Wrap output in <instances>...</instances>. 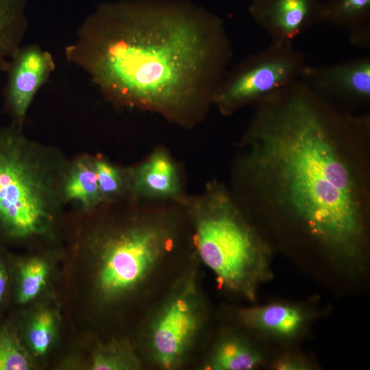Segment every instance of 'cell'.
Segmentation results:
<instances>
[{"label": "cell", "mask_w": 370, "mask_h": 370, "mask_svg": "<svg viewBox=\"0 0 370 370\" xmlns=\"http://www.w3.org/2000/svg\"><path fill=\"white\" fill-rule=\"evenodd\" d=\"M254 106L235 201L253 223L361 265L369 242L370 114L343 111L301 79Z\"/></svg>", "instance_id": "1"}, {"label": "cell", "mask_w": 370, "mask_h": 370, "mask_svg": "<svg viewBox=\"0 0 370 370\" xmlns=\"http://www.w3.org/2000/svg\"><path fill=\"white\" fill-rule=\"evenodd\" d=\"M198 258L219 288L254 301L272 279V246L223 185L212 184L190 204Z\"/></svg>", "instance_id": "4"}, {"label": "cell", "mask_w": 370, "mask_h": 370, "mask_svg": "<svg viewBox=\"0 0 370 370\" xmlns=\"http://www.w3.org/2000/svg\"><path fill=\"white\" fill-rule=\"evenodd\" d=\"M319 0H254L249 12L272 38V42H293L314 25L322 22Z\"/></svg>", "instance_id": "10"}, {"label": "cell", "mask_w": 370, "mask_h": 370, "mask_svg": "<svg viewBox=\"0 0 370 370\" xmlns=\"http://www.w3.org/2000/svg\"><path fill=\"white\" fill-rule=\"evenodd\" d=\"M51 269L49 262L42 256H32L22 262L16 291L20 304L31 303L42 293L49 280Z\"/></svg>", "instance_id": "18"}, {"label": "cell", "mask_w": 370, "mask_h": 370, "mask_svg": "<svg viewBox=\"0 0 370 370\" xmlns=\"http://www.w3.org/2000/svg\"><path fill=\"white\" fill-rule=\"evenodd\" d=\"M207 318L194 267L186 268L155 308L143 332V347L156 367L174 370L189 357Z\"/></svg>", "instance_id": "6"}, {"label": "cell", "mask_w": 370, "mask_h": 370, "mask_svg": "<svg viewBox=\"0 0 370 370\" xmlns=\"http://www.w3.org/2000/svg\"><path fill=\"white\" fill-rule=\"evenodd\" d=\"M54 69L52 56L38 45L20 48L6 71L4 90L5 109L12 124L22 127L36 92Z\"/></svg>", "instance_id": "9"}, {"label": "cell", "mask_w": 370, "mask_h": 370, "mask_svg": "<svg viewBox=\"0 0 370 370\" xmlns=\"http://www.w3.org/2000/svg\"><path fill=\"white\" fill-rule=\"evenodd\" d=\"M93 162L105 203L114 201L129 192L127 169H120L101 156L93 157Z\"/></svg>", "instance_id": "20"}, {"label": "cell", "mask_w": 370, "mask_h": 370, "mask_svg": "<svg viewBox=\"0 0 370 370\" xmlns=\"http://www.w3.org/2000/svg\"><path fill=\"white\" fill-rule=\"evenodd\" d=\"M238 322L258 334L278 340H292L300 336L309 323L310 312L295 304L273 302L241 308Z\"/></svg>", "instance_id": "11"}, {"label": "cell", "mask_w": 370, "mask_h": 370, "mask_svg": "<svg viewBox=\"0 0 370 370\" xmlns=\"http://www.w3.org/2000/svg\"><path fill=\"white\" fill-rule=\"evenodd\" d=\"M263 362L262 353L243 336L226 333L219 338L206 356L202 369L251 370Z\"/></svg>", "instance_id": "13"}, {"label": "cell", "mask_w": 370, "mask_h": 370, "mask_svg": "<svg viewBox=\"0 0 370 370\" xmlns=\"http://www.w3.org/2000/svg\"><path fill=\"white\" fill-rule=\"evenodd\" d=\"M322 22L349 30L352 44L370 46V0H328L322 2Z\"/></svg>", "instance_id": "15"}, {"label": "cell", "mask_w": 370, "mask_h": 370, "mask_svg": "<svg viewBox=\"0 0 370 370\" xmlns=\"http://www.w3.org/2000/svg\"><path fill=\"white\" fill-rule=\"evenodd\" d=\"M307 66L293 42H272L223 77L212 103L223 114L230 115L301 79Z\"/></svg>", "instance_id": "7"}, {"label": "cell", "mask_w": 370, "mask_h": 370, "mask_svg": "<svg viewBox=\"0 0 370 370\" xmlns=\"http://www.w3.org/2000/svg\"><path fill=\"white\" fill-rule=\"evenodd\" d=\"M17 0H0V72L7 71L25 33Z\"/></svg>", "instance_id": "16"}, {"label": "cell", "mask_w": 370, "mask_h": 370, "mask_svg": "<svg viewBox=\"0 0 370 370\" xmlns=\"http://www.w3.org/2000/svg\"><path fill=\"white\" fill-rule=\"evenodd\" d=\"M127 175L129 192L135 196L183 201L177 169L163 149L155 151L144 162L127 169Z\"/></svg>", "instance_id": "12"}, {"label": "cell", "mask_w": 370, "mask_h": 370, "mask_svg": "<svg viewBox=\"0 0 370 370\" xmlns=\"http://www.w3.org/2000/svg\"><path fill=\"white\" fill-rule=\"evenodd\" d=\"M58 330V316L53 310L42 308L32 317L25 332L27 344L36 356L45 355L51 349Z\"/></svg>", "instance_id": "19"}, {"label": "cell", "mask_w": 370, "mask_h": 370, "mask_svg": "<svg viewBox=\"0 0 370 370\" xmlns=\"http://www.w3.org/2000/svg\"><path fill=\"white\" fill-rule=\"evenodd\" d=\"M62 193L65 203L75 202L86 213L94 212L105 203L98 186L93 157L84 155L69 164Z\"/></svg>", "instance_id": "14"}, {"label": "cell", "mask_w": 370, "mask_h": 370, "mask_svg": "<svg viewBox=\"0 0 370 370\" xmlns=\"http://www.w3.org/2000/svg\"><path fill=\"white\" fill-rule=\"evenodd\" d=\"M8 285V274L7 268L0 254V304L2 302Z\"/></svg>", "instance_id": "23"}, {"label": "cell", "mask_w": 370, "mask_h": 370, "mask_svg": "<svg viewBox=\"0 0 370 370\" xmlns=\"http://www.w3.org/2000/svg\"><path fill=\"white\" fill-rule=\"evenodd\" d=\"M232 52L220 19L159 12L89 21L65 49L114 103L185 125L212 103Z\"/></svg>", "instance_id": "2"}, {"label": "cell", "mask_w": 370, "mask_h": 370, "mask_svg": "<svg viewBox=\"0 0 370 370\" xmlns=\"http://www.w3.org/2000/svg\"><path fill=\"white\" fill-rule=\"evenodd\" d=\"M273 367L278 370H306L310 367L306 359L294 354H286L279 357Z\"/></svg>", "instance_id": "22"}, {"label": "cell", "mask_w": 370, "mask_h": 370, "mask_svg": "<svg viewBox=\"0 0 370 370\" xmlns=\"http://www.w3.org/2000/svg\"><path fill=\"white\" fill-rule=\"evenodd\" d=\"M175 237L174 225L158 214L133 217L99 233L94 281L100 301L115 304L142 291L171 252Z\"/></svg>", "instance_id": "5"}, {"label": "cell", "mask_w": 370, "mask_h": 370, "mask_svg": "<svg viewBox=\"0 0 370 370\" xmlns=\"http://www.w3.org/2000/svg\"><path fill=\"white\" fill-rule=\"evenodd\" d=\"M69 164L56 150L27 137L22 127L0 128V243L52 236L65 204Z\"/></svg>", "instance_id": "3"}, {"label": "cell", "mask_w": 370, "mask_h": 370, "mask_svg": "<svg viewBox=\"0 0 370 370\" xmlns=\"http://www.w3.org/2000/svg\"><path fill=\"white\" fill-rule=\"evenodd\" d=\"M32 359L18 338L8 329L0 330V370L32 369Z\"/></svg>", "instance_id": "21"}, {"label": "cell", "mask_w": 370, "mask_h": 370, "mask_svg": "<svg viewBox=\"0 0 370 370\" xmlns=\"http://www.w3.org/2000/svg\"><path fill=\"white\" fill-rule=\"evenodd\" d=\"M301 80L342 110L352 112L370 103L369 56L332 65H308Z\"/></svg>", "instance_id": "8"}, {"label": "cell", "mask_w": 370, "mask_h": 370, "mask_svg": "<svg viewBox=\"0 0 370 370\" xmlns=\"http://www.w3.org/2000/svg\"><path fill=\"white\" fill-rule=\"evenodd\" d=\"M142 367L140 357L126 340L113 339L99 345L92 354V370H136Z\"/></svg>", "instance_id": "17"}]
</instances>
